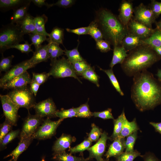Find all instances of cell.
Instances as JSON below:
<instances>
[{
	"label": "cell",
	"instance_id": "cell-1",
	"mask_svg": "<svg viewBox=\"0 0 161 161\" xmlns=\"http://www.w3.org/2000/svg\"><path fill=\"white\" fill-rule=\"evenodd\" d=\"M131 92V99L140 112L161 105V82L147 70L133 76Z\"/></svg>",
	"mask_w": 161,
	"mask_h": 161
},
{
	"label": "cell",
	"instance_id": "cell-2",
	"mask_svg": "<svg viewBox=\"0 0 161 161\" xmlns=\"http://www.w3.org/2000/svg\"><path fill=\"white\" fill-rule=\"evenodd\" d=\"M161 59L150 46L143 44L129 52L123 62L121 68L126 75L134 76L151 66Z\"/></svg>",
	"mask_w": 161,
	"mask_h": 161
},
{
	"label": "cell",
	"instance_id": "cell-3",
	"mask_svg": "<svg viewBox=\"0 0 161 161\" xmlns=\"http://www.w3.org/2000/svg\"><path fill=\"white\" fill-rule=\"evenodd\" d=\"M101 31L103 39L114 47L121 45L128 32L118 17L109 10L102 8L96 13L94 20Z\"/></svg>",
	"mask_w": 161,
	"mask_h": 161
},
{
	"label": "cell",
	"instance_id": "cell-4",
	"mask_svg": "<svg viewBox=\"0 0 161 161\" xmlns=\"http://www.w3.org/2000/svg\"><path fill=\"white\" fill-rule=\"evenodd\" d=\"M24 35L16 24L10 23L4 26L0 31V50L4 51L24 41Z\"/></svg>",
	"mask_w": 161,
	"mask_h": 161
},
{
	"label": "cell",
	"instance_id": "cell-5",
	"mask_svg": "<svg viewBox=\"0 0 161 161\" xmlns=\"http://www.w3.org/2000/svg\"><path fill=\"white\" fill-rule=\"evenodd\" d=\"M51 67L48 72L50 75L56 78L73 77L82 83L77 76L72 64L64 57L58 59H56L51 60Z\"/></svg>",
	"mask_w": 161,
	"mask_h": 161
},
{
	"label": "cell",
	"instance_id": "cell-6",
	"mask_svg": "<svg viewBox=\"0 0 161 161\" xmlns=\"http://www.w3.org/2000/svg\"><path fill=\"white\" fill-rule=\"evenodd\" d=\"M33 94L30 89L26 87L13 89L7 95L19 108H24L28 109L33 108L35 104Z\"/></svg>",
	"mask_w": 161,
	"mask_h": 161
},
{
	"label": "cell",
	"instance_id": "cell-7",
	"mask_svg": "<svg viewBox=\"0 0 161 161\" xmlns=\"http://www.w3.org/2000/svg\"><path fill=\"white\" fill-rule=\"evenodd\" d=\"M133 13V18L135 21L153 29L152 24L155 23L157 18L149 6L141 3L134 8Z\"/></svg>",
	"mask_w": 161,
	"mask_h": 161
},
{
	"label": "cell",
	"instance_id": "cell-8",
	"mask_svg": "<svg viewBox=\"0 0 161 161\" xmlns=\"http://www.w3.org/2000/svg\"><path fill=\"white\" fill-rule=\"evenodd\" d=\"M63 120L60 119L53 121L49 118L45 120L32 136L34 139L45 140L51 138L55 133L56 129Z\"/></svg>",
	"mask_w": 161,
	"mask_h": 161
},
{
	"label": "cell",
	"instance_id": "cell-9",
	"mask_svg": "<svg viewBox=\"0 0 161 161\" xmlns=\"http://www.w3.org/2000/svg\"><path fill=\"white\" fill-rule=\"evenodd\" d=\"M0 98L5 119L13 126H16L18 117V111L19 108L13 102L7 95H0Z\"/></svg>",
	"mask_w": 161,
	"mask_h": 161
},
{
	"label": "cell",
	"instance_id": "cell-10",
	"mask_svg": "<svg viewBox=\"0 0 161 161\" xmlns=\"http://www.w3.org/2000/svg\"><path fill=\"white\" fill-rule=\"evenodd\" d=\"M43 119L36 114H29L25 119L20 133V140L32 136L43 122Z\"/></svg>",
	"mask_w": 161,
	"mask_h": 161
},
{
	"label": "cell",
	"instance_id": "cell-11",
	"mask_svg": "<svg viewBox=\"0 0 161 161\" xmlns=\"http://www.w3.org/2000/svg\"><path fill=\"white\" fill-rule=\"evenodd\" d=\"M35 66L31 63L29 60L22 61L13 66L6 72L0 79V87L7 82L27 71L28 69Z\"/></svg>",
	"mask_w": 161,
	"mask_h": 161
},
{
	"label": "cell",
	"instance_id": "cell-12",
	"mask_svg": "<svg viewBox=\"0 0 161 161\" xmlns=\"http://www.w3.org/2000/svg\"><path fill=\"white\" fill-rule=\"evenodd\" d=\"M35 114L43 117H47L50 118L56 117L57 111L56 106L52 100L49 98L35 104L33 107Z\"/></svg>",
	"mask_w": 161,
	"mask_h": 161
},
{
	"label": "cell",
	"instance_id": "cell-13",
	"mask_svg": "<svg viewBox=\"0 0 161 161\" xmlns=\"http://www.w3.org/2000/svg\"><path fill=\"white\" fill-rule=\"evenodd\" d=\"M109 139L106 132L102 133L97 142L87 150L89 152L88 158L90 160L95 158L97 161L103 160L102 157L105 150L106 141Z\"/></svg>",
	"mask_w": 161,
	"mask_h": 161
},
{
	"label": "cell",
	"instance_id": "cell-14",
	"mask_svg": "<svg viewBox=\"0 0 161 161\" xmlns=\"http://www.w3.org/2000/svg\"><path fill=\"white\" fill-rule=\"evenodd\" d=\"M134 9L131 1L123 0L120 3L118 18L125 26L127 27L129 22L133 18Z\"/></svg>",
	"mask_w": 161,
	"mask_h": 161
},
{
	"label": "cell",
	"instance_id": "cell-15",
	"mask_svg": "<svg viewBox=\"0 0 161 161\" xmlns=\"http://www.w3.org/2000/svg\"><path fill=\"white\" fill-rule=\"evenodd\" d=\"M127 28L128 32L137 36L142 40L149 37L154 30L137 22L133 18L129 22Z\"/></svg>",
	"mask_w": 161,
	"mask_h": 161
},
{
	"label": "cell",
	"instance_id": "cell-16",
	"mask_svg": "<svg viewBox=\"0 0 161 161\" xmlns=\"http://www.w3.org/2000/svg\"><path fill=\"white\" fill-rule=\"evenodd\" d=\"M32 79L27 71L17 76L4 84L1 88L4 89H16L27 87L30 84Z\"/></svg>",
	"mask_w": 161,
	"mask_h": 161
},
{
	"label": "cell",
	"instance_id": "cell-17",
	"mask_svg": "<svg viewBox=\"0 0 161 161\" xmlns=\"http://www.w3.org/2000/svg\"><path fill=\"white\" fill-rule=\"evenodd\" d=\"M75 141V138L70 135L63 134L55 142L52 147L54 154L65 151L71 143Z\"/></svg>",
	"mask_w": 161,
	"mask_h": 161
},
{
	"label": "cell",
	"instance_id": "cell-18",
	"mask_svg": "<svg viewBox=\"0 0 161 161\" xmlns=\"http://www.w3.org/2000/svg\"><path fill=\"white\" fill-rule=\"evenodd\" d=\"M125 139L118 137L114 140L105 154L106 159L114 157H117L122 154L125 149Z\"/></svg>",
	"mask_w": 161,
	"mask_h": 161
},
{
	"label": "cell",
	"instance_id": "cell-19",
	"mask_svg": "<svg viewBox=\"0 0 161 161\" xmlns=\"http://www.w3.org/2000/svg\"><path fill=\"white\" fill-rule=\"evenodd\" d=\"M32 136L20 140V142L16 148L9 154L4 157V159L11 157L9 161H17L20 155L28 148L32 140Z\"/></svg>",
	"mask_w": 161,
	"mask_h": 161
},
{
	"label": "cell",
	"instance_id": "cell-20",
	"mask_svg": "<svg viewBox=\"0 0 161 161\" xmlns=\"http://www.w3.org/2000/svg\"><path fill=\"white\" fill-rule=\"evenodd\" d=\"M48 47V44L41 45L36 49L32 57L29 60L31 63L35 66L41 62L47 61L50 59Z\"/></svg>",
	"mask_w": 161,
	"mask_h": 161
},
{
	"label": "cell",
	"instance_id": "cell-21",
	"mask_svg": "<svg viewBox=\"0 0 161 161\" xmlns=\"http://www.w3.org/2000/svg\"><path fill=\"white\" fill-rule=\"evenodd\" d=\"M31 0H28L26 3L14 10L10 18L11 23L18 25L22 21L28 13L27 11Z\"/></svg>",
	"mask_w": 161,
	"mask_h": 161
},
{
	"label": "cell",
	"instance_id": "cell-22",
	"mask_svg": "<svg viewBox=\"0 0 161 161\" xmlns=\"http://www.w3.org/2000/svg\"><path fill=\"white\" fill-rule=\"evenodd\" d=\"M143 44L142 40L129 32L123 39L121 45L126 50L129 52L138 46Z\"/></svg>",
	"mask_w": 161,
	"mask_h": 161
},
{
	"label": "cell",
	"instance_id": "cell-23",
	"mask_svg": "<svg viewBox=\"0 0 161 161\" xmlns=\"http://www.w3.org/2000/svg\"><path fill=\"white\" fill-rule=\"evenodd\" d=\"M127 52L121 45L114 47L113 57L109 64L111 69H112L116 64H121L128 55Z\"/></svg>",
	"mask_w": 161,
	"mask_h": 161
},
{
	"label": "cell",
	"instance_id": "cell-24",
	"mask_svg": "<svg viewBox=\"0 0 161 161\" xmlns=\"http://www.w3.org/2000/svg\"><path fill=\"white\" fill-rule=\"evenodd\" d=\"M34 17L28 13L24 19L18 25L24 34L37 33L34 21Z\"/></svg>",
	"mask_w": 161,
	"mask_h": 161
},
{
	"label": "cell",
	"instance_id": "cell-25",
	"mask_svg": "<svg viewBox=\"0 0 161 161\" xmlns=\"http://www.w3.org/2000/svg\"><path fill=\"white\" fill-rule=\"evenodd\" d=\"M139 129L137 126L136 119L134 118L131 121H129L125 117L123 123L122 129L118 137L124 138L126 137L131 134Z\"/></svg>",
	"mask_w": 161,
	"mask_h": 161
},
{
	"label": "cell",
	"instance_id": "cell-26",
	"mask_svg": "<svg viewBox=\"0 0 161 161\" xmlns=\"http://www.w3.org/2000/svg\"><path fill=\"white\" fill-rule=\"evenodd\" d=\"M142 42L152 47H161V29L156 27L151 35L142 40Z\"/></svg>",
	"mask_w": 161,
	"mask_h": 161
},
{
	"label": "cell",
	"instance_id": "cell-27",
	"mask_svg": "<svg viewBox=\"0 0 161 161\" xmlns=\"http://www.w3.org/2000/svg\"><path fill=\"white\" fill-rule=\"evenodd\" d=\"M64 39V30L57 27H54L49 34L48 43H53L58 45L63 44Z\"/></svg>",
	"mask_w": 161,
	"mask_h": 161
},
{
	"label": "cell",
	"instance_id": "cell-28",
	"mask_svg": "<svg viewBox=\"0 0 161 161\" xmlns=\"http://www.w3.org/2000/svg\"><path fill=\"white\" fill-rule=\"evenodd\" d=\"M47 21V16L43 14L34 17V21L36 33L41 35L49 36V34L47 33L45 29V24Z\"/></svg>",
	"mask_w": 161,
	"mask_h": 161
},
{
	"label": "cell",
	"instance_id": "cell-29",
	"mask_svg": "<svg viewBox=\"0 0 161 161\" xmlns=\"http://www.w3.org/2000/svg\"><path fill=\"white\" fill-rule=\"evenodd\" d=\"M126 117L124 109L121 114L116 119L114 120V130L111 136V138L114 140L118 137L122 131L124 119Z\"/></svg>",
	"mask_w": 161,
	"mask_h": 161
},
{
	"label": "cell",
	"instance_id": "cell-30",
	"mask_svg": "<svg viewBox=\"0 0 161 161\" xmlns=\"http://www.w3.org/2000/svg\"><path fill=\"white\" fill-rule=\"evenodd\" d=\"M28 0H0V8L5 10L16 9L23 5Z\"/></svg>",
	"mask_w": 161,
	"mask_h": 161
},
{
	"label": "cell",
	"instance_id": "cell-31",
	"mask_svg": "<svg viewBox=\"0 0 161 161\" xmlns=\"http://www.w3.org/2000/svg\"><path fill=\"white\" fill-rule=\"evenodd\" d=\"M53 158L58 161H88L90 160L88 158H84L83 157L73 156L65 151L54 154Z\"/></svg>",
	"mask_w": 161,
	"mask_h": 161
},
{
	"label": "cell",
	"instance_id": "cell-32",
	"mask_svg": "<svg viewBox=\"0 0 161 161\" xmlns=\"http://www.w3.org/2000/svg\"><path fill=\"white\" fill-rule=\"evenodd\" d=\"M100 70L104 72L107 75L114 88L119 94L122 96L124 95V93L121 89L119 83L114 75L112 69H104L98 67Z\"/></svg>",
	"mask_w": 161,
	"mask_h": 161
},
{
	"label": "cell",
	"instance_id": "cell-33",
	"mask_svg": "<svg viewBox=\"0 0 161 161\" xmlns=\"http://www.w3.org/2000/svg\"><path fill=\"white\" fill-rule=\"evenodd\" d=\"M81 76L83 78L95 84L98 87L100 86V77L95 72L94 69L92 67L84 71Z\"/></svg>",
	"mask_w": 161,
	"mask_h": 161
},
{
	"label": "cell",
	"instance_id": "cell-34",
	"mask_svg": "<svg viewBox=\"0 0 161 161\" xmlns=\"http://www.w3.org/2000/svg\"><path fill=\"white\" fill-rule=\"evenodd\" d=\"M48 44V52L51 60L64 54V51L60 47L59 45L53 43Z\"/></svg>",
	"mask_w": 161,
	"mask_h": 161
},
{
	"label": "cell",
	"instance_id": "cell-35",
	"mask_svg": "<svg viewBox=\"0 0 161 161\" xmlns=\"http://www.w3.org/2000/svg\"><path fill=\"white\" fill-rule=\"evenodd\" d=\"M78 45L76 48L72 50H68L65 49L64 50V54L67 57V59L72 64L75 62L85 60L78 51Z\"/></svg>",
	"mask_w": 161,
	"mask_h": 161
},
{
	"label": "cell",
	"instance_id": "cell-36",
	"mask_svg": "<svg viewBox=\"0 0 161 161\" xmlns=\"http://www.w3.org/2000/svg\"><path fill=\"white\" fill-rule=\"evenodd\" d=\"M89 35H90L96 41L103 39V34L94 21L90 23L89 25Z\"/></svg>",
	"mask_w": 161,
	"mask_h": 161
},
{
	"label": "cell",
	"instance_id": "cell-37",
	"mask_svg": "<svg viewBox=\"0 0 161 161\" xmlns=\"http://www.w3.org/2000/svg\"><path fill=\"white\" fill-rule=\"evenodd\" d=\"M32 44L36 49L41 45L42 43L45 41H48V38L45 35L37 33L28 34Z\"/></svg>",
	"mask_w": 161,
	"mask_h": 161
},
{
	"label": "cell",
	"instance_id": "cell-38",
	"mask_svg": "<svg viewBox=\"0 0 161 161\" xmlns=\"http://www.w3.org/2000/svg\"><path fill=\"white\" fill-rule=\"evenodd\" d=\"M138 156H141L140 152L136 150L131 152H123L119 156L116 157L117 161H133Z\"/></svg>",
	"mask_w": 161,
	"mask_h": 161
},
{
	"label": "cell",
	"instance_id": "cell-39",
	"mask_svg": "<svg viewBox=\"0 0 161 161\" xmlns=\"http://www.w3.org/2000/svg\"><path fill=\"white\" fill-rule=\"evenodd\" d=\"M137 137V131L127 137L126 139L124 142L126 152H131L134 150V146Z\"/></svg>",
	"mask_w": 161,
	"mask_h": 161
},
{
	"label": "cell",
	"instance_id": "cell-40",
	"mask_svg": "<svg viewBox=\"0 0 161 161\" xmlns=\"http://www.w3.org/2000/svg\"><path fill=\"white\" fill-rule=\"evenodd\" d=\"M77 117L83 118H89L93 116L92 112L89 110L87 103L80 105L76 108Z\"/></svg>",
	"mask_w": 161,
	"mask_h": 161
},
{
	"label": "cell",
	"instance_id": "cell-41",
	"mask_svg": "<svg viewBox=\"0 0 161 161\" xmlns=\"http://www.w3.org/2000/svg\"><path fill=\"white\" fill-rule=\"evenodd\" d=\"M56 117H58L60 119L64 120L67 118L77 117L76 108H72L67 109H63L57 111L56 113Z\"/></svg>",
	"mask_w": 161,
	"mask_h": 161
},
{
	"label": "cell",
	"instance_id": "cell-42",
	"mask_svg": "<svg viewBox=\"0 0 161 161\" xmlns=\"http://www.w3.org/2000/svg\"><path fill=\"white\" fill-rule=\"evenodd\" d=\"M92 142L87 139L79 144L74 147L70 148L69 151L71 154L82 152L85 150H87L90 147Z\"/></svg>",
	"mask_w": 161,
	"mask_h": 161
},
{
	"label": "cell",
	"instance_id": "cell-43",
	"mask_svg": "<svg viewBox=\"0 0 161 161\" xmlns=\"http://www.w3.org/2000/svg\"><path fill=\"white\" fill-rule=\"evenodd\" d=\"M72 64L77 75L81 76L84 71L91 67L85 60L75 62Z\"/></svg>",
	"mask_w": 161,
	"mask_h": 161
},
{
	"label": "cell",
	"instance_id": "cell-44",
	"mask_svg": "<svg viewBox=\"0 0 161 161\" xmlns=\"http://www.w3.org/2000/svg\"><path fill=\"white\" fill-rule=\"evenodd\" d=\"M19 133L20 131L19 130L10 131L4 137L0 143L1 148L5 147L8 144L18 137Z\"/></svg>",
	"mask_w": 161,
	"mask_h": 161
},
{
	"label": "cell",
	"instance_id": "cell-45",
	"mask_svg": "<svg viewBox=\"0 0 161 161\" xmlns=\"http://www.w3.org/2000/svg\"><path fill=\"white\" fill-rule=\"evenodd\" d=\"M13 55L5 58L2 56L0 62V72L4 71L7 72L12 66L11 64Z\"/></svg>",
	"mask_w": 161,
	"mask_h": 161
},
{
	"label": "cell",
	"instance_id": "cell-46",
	"mask_svg": "<svg viewBox=\"0 0 161 161\" xmlns=\"http://www.w3.org/2000/svg\"><path fill=\"white\" fill-rule=\"evenodd\" d=\"M91 126L92 129L88 134V139L92 142L98 140L102 133L100 129L95 124H92Z\"/></svg>",
	"mask_w": 161,
	"mask_h": 161
},
{
	"label": "cell",
	"instance_id": "cell-47",
	"mask_svg": "<svg viewBox=\"0 0 161 161\" xmlns=\"http://www.w3.org/2000/svg\"><path fill=\"white\" fill-rule=\"evenodd\" d=\"M13 126L8 120L5 119L3 123L0 125V143L4 137L12 130Z\"/></svg>",
	"mask_w": 161,
	"mask_h": 161
},
{
	"label": "cell",
	"instance_id": "cell-48",
	"mask_svg": "<svg viewBox=\"0 0 161 161\" xmlns=\"http://www.w3.org/2000/svg\"><path fill=\"white\" fill-rule=\"evenodd\" d=\"M32 44H30L27 41H25L24 44H17L10 47V48H15L20 51L22 53L28 54L30 52H33L31 48Z\"/></svg>",
	"mask_w": 161,
	"mask_h": 161
},
{
	"label": "cell",
	"instance_id": "cell-49",
	"mask_svg": "<svg viewBox=\"0 0 161 161\" xmlns=\"http://www.w3.org/2000/svg\"><path fill=\"white\" fill-rule=\"evenodd\" d=\"M92 114L93 116L95 117H99L103 119H114L112 113V109L110 108L100 112H92Z\"/></svg>",
	"mask_w": 161,
	"mask_h": 161
},
{
	"label": "cell",
	"instance_id": "cell-50",
	"mask_svg": "<svg viewBox=\"0 0 161 161\" xmlns=\"http://www.w3.org/2000/svg\"><path fill=\"white\" fill-rule=\"evenodd\" d=\"M50 76L49 73H33L32 79L35 80L40 85L44 83Z\"/></svg>",
	"mask_w": 161,
	"mask_h": 161
},
{
	"label": "cell",
	"instance_id": "cell-51",
	"mask_svg": "<svg viewBox=\"0 0 161 161\" xmlns=\"http://www.w3.org/2000/svg\"><path fill=\"white\" fill-rule=\"evenodd\" d=\"M149 6L152 11L156 18H157L161 14V2L155 0H151Z\"/></svg>",
	"mask_w": 161,
	"mask_h": 161
},
{
	"label": "cell",
	"instance_id": "cell-52",
	"mask_svg": "<svg viewBox=\"0 0 161 161\" xmlns=\"http://www.w3.org/2000/svg\"><path fill=\"white\" fill-rule=\"evenodd\" d=\"M96 42L97 48L103 52H106L111 50L110 44L106 40L102 39Z\"/></svg>",
	"mask_w": 161,
	"mask_h": 161
},
{
	"label": "cell",
	"instance_id": "cell-53",
	"mask_svg": "<svg viewBox=\"0 0 161 161\" xmlns=\"http://www.w3.org/2000/svg\"><path fill=\"white\" fill-rule=\"evenodd\" d=\"M66 31L70 33H72L78 35H89V27H81L75 29H66Z\"/></svg>",
	"mask_w": 161,
	"mask_h": 161
},
{
	"label": "cell",
	"instance_id": "cell-54",
	"mask_svg": "<svg viewBox=\"0 0 161 161\" xmlns=\"http://www.w3.org/2000/svg\"><path fill=\"white\" fill-rule=\"evenodd\" d=\"M74 0H59L56 2L50 4V7L54 6L67 8L71 6L75 3Z\"/></svg>",
	"mask_w": 161,
	"mask_h": 161
},
{
	"label": "cell",
	"instance_id": "cell-55",
	"mask_svg": "<svg viewBox=\"0 0 161 161\" xmlns=\"http://www.w3.org/2000/svg\"><path fill=\"white\" fill-rule=\"evenodd\" d=\"M30 84V89L34 96H36L40 85L32 79V81Z\"/></svg>",
	"mask_w": 161,
	"mask_h": 161
},
{
	"label": "cell",
	"instance_id": "cell-56",
	"mask_svg": "<svg viewBox=\"0 0 161 161\" xmlns=\"http://www.w3.org/2000/svg\"><path fill=\"white\" fill-rule=\"evenodd\" d=\"M144 161H160L158 158L152 153H148L142 156Z\"/></svg>",
	"mask_w": 161,
	"mask_h": 161
},
{
	"label": "cell",
	"instance_id": "cell-57",
	"mask_svg": "<svg viewBox=\"0 0 161 161\" xmlns=\"http://www.w3.org/2000/svg\"><path fill=\"white\" fill-rule=\"evenodd\" d=\"M45 0H31L32 2L35 5L39 7H41L43 6H46L48 8H50V4H49L45 2Z\"/></svg>",
	"mask_w": 161,
	"mask_h": 161
},
{
	"label": "cell",
	"instance_id": "cell-58",
	"mask_svg": "<svg viewBox=\"0 0 161 161\" xmlns=\"http://www.w3.org/2000/svg\"><path fill=\"white\" fill-rule=\"evenodd\" d=\"M149 123L154 128L156 132L161 134V122L159 123L150 122Z\"/></svg>",
	"mask_w": 161,
	"mask_h": 161
},
{
	"label": "cell",
	"instance_id": "cell-59",
	"mask_svg": "<svg viewBox=\"0 0 161 161\" xmlns=\"http://www.w3.org/2000/svg\"><path fill=\"white\" fill-rule=\"evenodd\" d=\"M152 48L158 55L161 56V47H154Z\"/></svg>",
	"mask_w": 161,
	"mask_h": 161
},
{
	"label": "cell",
	"instance_id": "cell-60",
	"mask_svg": "<svg viewBox=\"0 0 161 161\" xmlns=\"http://www.w3.org/2000/svg\"><path fill=\"white\" fill-rule=\"evenodd\" d=\"M156 75L157 77L158 80L161 82V69H159L158 70Z\"/></svg>",
	"mask_w": 161,
	"mask_h": 161
},
{
	"label": "cell",
	"instance_id": "cell-61",
	"mask_svg": "<svg viewBox=\"0 0 161 161\" xmlns=\"http://www.w3.org/2000/svg\"><path fill=\"white\" fill-rule=\"evenodd\" d=\"M156 27L161 29V19L158 21H156L155 23Z\"/></svg>",
	"mask_w": 161,
	"mask_h": 161
},
{
	"label": "cell",
	"instance_id": "cell-62",
	"mask_svg": "<svg viewBox=\"0 0 161 161\" xmlns=\"http://www.w3.org/2000/svg\"><path fill=\"white\" fill-rule=\"evenodd\" d=\"M108 159H107L106 160H103L101 161H109Z\"/></svg>",
	"mask_w": 161,
	"mask_h": 161
},
{
	"label": "cell",
	"instance_id": "cell-63",
	"mask_svg": "<svg viewBox=\"0 0 161 161\" xmlns=\"http://www.w3.org/2000/svg\"><path fill=\"white\" fill-rule=\"evenodd\" d=\"M41 161H45L44 157H43L42 158Z\"/></svg>",
	"mask_w": 161,
	"mask_h": 161
}]
</instances>
